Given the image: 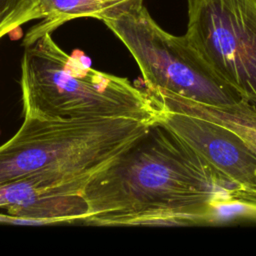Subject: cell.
Wrapping results in <instances>:
<instances>
[{
	"instance_id": "1",
	"label": "cell",
	"mask_w": 256,
	"mask_h": 256,
	"mask_svg": "<svg viewBox=\"0 0 256 256\" xmlns=\"http://www.w3.org/2000/svg\"><path fill=\"white\" fill-rule=\"evenodd\" d=\"M234 189L242 188L157 123L88 180V215L82 222L196 226L210 200Z\"/></svg>"
},
{
	"instance_id": "2",
	"label": "cell",
	"mask_w": 256,
	"mask_h": 256,
	"mask_svg": "<svg viewBox=\"0 0 256 256\" xmlns=\"http://www.w3.org/2000/svg\"><path fill=\"white\" fill-rule=\"evenodd\" d=\"M20 84L24 117L159 123L161 109L147 90L86 66L63 51L51 33L25 46Z\"/></svg>"
},
{
	"instance_id": "3",
	"label": "cell",
	"mask_w": 256,
	"mask_h": 256,
	"mask_svg": "<svg viewBox=\"0 0 256 256\" xmlns=\"http://www.w3.org/2000/svg\"><path fill=\"white\" fill-rule=\"evenodd\" d=\"M157 123L24 117L0 145V185L30 176L91 178Z\"/></svg>"
},
{
	"instance_id": "4",
	"label": "cell",
	"mask_w": 256,
	"mask_h": 256,
	"mask_svg": "<svg viewBox=\"0 0 256 256\" xmlns=\"http://www.w3.org/2000/svg\"><path fill=\"white\" fill-rule=\"evenodd\" d=\"M103 22L135 59L146 90L166 92L214 106L242 101L214 73L185 35H172L155 22L143 0L123 8Z\"/></svg>"
},
{
	"instance_id": "5",
	"label": "cell",
	"mask_w": 256,
	"mask_h": 256,
	"mask_svg": "<svg viewBox=\"0 0 256 256\" xmlns=\"http://www.w3.org/2000/svg\"><path fill=\"white\" fill-rule=\"evenodd\" d=\"M185 36L214 73L256 107V0H188Z\"/></svg>"
},
{
	"instance_id": "6",
	"label": "cell",
	"mask_w": 256,
	"mask_h": 256,
	"mask_svg": "<svg viewBox=\"0 0 256 256\" xmlns=\"http://www.w3.org/2000/svg\"><path fill=\"white\" fill-rule=\"evenodd\" d=\"M161 109L159 123L218 173L238 187L256 193V151L236 132L212 120Z\"/></svg>"
},
{
	"instance_id": "7",
	"label": "cell",
	"mask_w": 256,
	"mask_h": 256,
	"mask_svg": "<svg viewBox=\"0 0 256 256\" xmlns=\"http://www.w3.org/2000/svg\"><path fill=\"white\" fill-rule=\"evenodd\" d=\"M92 177V176H91ZM90 178L30 176L0 185V208L16 223L83 221L88 215L84 188Z\"/></svg>"
},
{
	"instance_id": "8",
	"label": "cell",
	"mask_w": 256,
	"mask_h": 256,
	"mask_svg": "<svg viewBox=\"0 0 256 256\" xmlns=\"http://www.w3.org/2000/svg\"><path fill=\"white\" fill-rule=\"evenodd\" d=\"M140 0H35L43 18L26 34L27 46L45 33H51L67 21L80 17H93L104 21L123 8Z\"/></svg>"
},
{
	"instance_id": "9",
	"label": "cell",
	"mask_w": 256,
	"mask_h": 256,
	"mask_svg": "<svg viewBox=\"0 0 256 256\" xmlns=\"http://www.w3.org/2000/svg\"><path fill=\"white\" fill-rule=\"evenodd\" d=\"M154 96L164 106L217 122L236 132L256 151V107L246 101L224 106L198 103L166 92Z\"/></svg>"
},
{
	"instance_id": "10",
	"label": "cell",
	"mask_w": 256,
	"mask_h": 256,
	"mask_svg": "<svg viewBox=\"0 0 256 256\" xmlns=\"http://www.w3.org/2000/svg\"><path fill=\"white\" fill-rule=\"evenodd\" d=\"M256 223V193L243 189L222 192L209 201L198 226H223Z\"/></svg>"
},
{
	"instance_id": "11",
	"label": "cell",
	"mask_w": 256,
	"mask_h": 256,
	"mask_svg": "<svg viewBox=\"0 0 256 256\" xmlns=\"http://www.w3.org/2000/svg\"><path fill=\"white\" fill-rule=\"evenodd\" d=\"M42 18L35 0H0V39L21 25Z\"/></svg>"
}]
</instances>
